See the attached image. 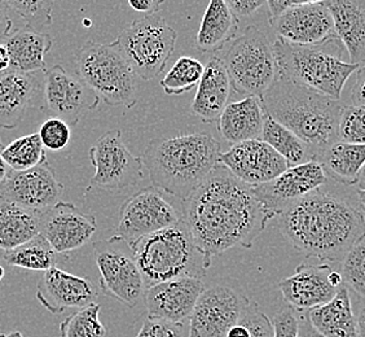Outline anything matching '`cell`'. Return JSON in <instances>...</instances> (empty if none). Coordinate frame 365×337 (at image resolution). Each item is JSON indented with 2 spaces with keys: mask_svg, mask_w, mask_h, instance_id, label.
I'll return each instance as SVG.
<instances>
[{
  "mask_svg": "<svg viewBox=\"0 0 365 337\" xmlns=\"http://www.w3.org/2000/svg\"><path fill=\"white\" fill-rule=\"evenodd\" d=\"M182 219L204 258H212L235 246L252 248L255 239L276 218L254 192L223 165H218L200 187L182 201Z\"/></svg>",
  "mask_w": 365,
  "mask_h": 337,
  "instance_id": "cell-1",
  "label": "cell"
},
{
  "mask_svg": "<svg viewBox=\"0 0 365 337\" xmlns=\"http://www.w3.org/2000/svg\"><path fill=\"white\" fill-rule=\"evenodd\" d=\"M279 227L289 243L325 262H338L365 235V211L349 197L327 188L314 191L279 216Z\"/></svg>",
  "mask_w": 365,
  "mask_h": 337,
  "instance_id": "cell-2",
  "label": "cell"
},
{
  "mask_svg": "<svg viewBox=\"0 0 365 337\" xmlns=\"http://www.w3.org/2000/svg\"><path fill=\"white\" fill-rule=\"evenodd\" d=\"M220 143L211 134H182L149 141L141 157L153 187L187 200L219 165Z\"/></svg>",
  "mask_w": 365,
  "mask_h": 337,
  "instance_id": "cell-3",
  "label": "cell"
},
{
  "mask_svg": "<svg viewBox=\"0 0 365 337\" xmlns=\"http://www.w3.org/2000/svg\"><path fill=\"white\" fill-rule=\"evenodd\" d=\"M259 100L266 114L314 149L317 160L338 141V124L344 108L341 100L280 76Z\"/></svg>",
  "mask_w": 365,
  "mask_h": 337,
  "instance_id": "cell-4",
  "label": "cell"
},
{
  "mask_svg": "<svg viewBox=\"0 0 365 337\" xmlns=\"http://www.w3.org/2000/svg\"><path fill=\"white\" fill-rule=\"evenodd\" d=\"M130 248L147 289L179 278L202 279L206 273L204 258L195 246L184 219L136 240Z\"/></svg>",
  "mask_w": 365,
  "mask_h": 337,
  "instance_id": "cell-5",
  "label": "cell"
},
{
  "mask_svg": "<svg viewBox=\"0 0 365 337\" xmlns=\"http://www.w3.org/2000/svg\"><path fill=\"white\" fill-rule=\"evenodd\" d=\"M324 46H298L277 38L274 42L277 76L341 100L344 84L360 65L344 63Z\"/></svg>",
  "mask_w": 365,
  "mask_h": 337,
  "instance_id": "cell-6",
  "label": "cell"
},
{
  "mask_svg": "<svg viewBox=\"0 0 365 337\" xmlns=\"http://www.w3.org/2000/svg\"><path fill=\"white\" fill-rule=\"evenodd\" d=\"M78 77L108 106L133 108L138 103V77L118 43L83 44L76 56Z\"/></svg>",
  "mask_w": 365,
  "mask_h": 337,
  "instance_id": "cell-7",
  "label": "cell"
},
{
  "mask_svg": "<svg viewBox=\"0 0 365 337\" xmlns=\"http://www.w3.org/2000/svg\"><path fill=\"white\" fill-rule=\"evenodd\" d=\"M222 60L232 89L245 98H262L277 78L274 43L255 25L235 39Z\"/></svg>",
  "mask_w": 365,
  "mask_h": 337,
  "instance_id": "cell-8",
  "label": "cell"
},
{
  "mask_svg": "<svg viewBox=\"0 0 365 337\" xmlns=\"http://www.w3.org/2000/svg\"><path fill=\"white\" fill-rule=\"evenodd\" d=\"M178 33L160 14H147L131 22L115 42L136 77L152 81L165 71L174 54Z\"/></svg>",
  "mask_w": 365,
  "mask_h": 337,
  "instance_id": "cell-9",
  "label": "cell"
},
{
  "mask_svg": "<svg viewBox=\"0 0 365 337\" xmlns=\"http://www.w3.org/2000/svg\"><path fill=\"white\" fill-rule=\"evenodd\" d=\"M250 303L236 279H219L205 286L190 319L188 337H225Z\"/></svg>",
  "mask_w": 365,
  "mask_h": 337,
  "instance_id": "cell-10",
  "label": "cell"
},
{
  "mask_svg": "<svg viewBox=\"0 0 365 337\" xmlns=\"http://www.w3.org/2000/svg\"><path fill=\"white\" fill-rule=\"evenodd\" d=\"M100 273V289L128 308L136 306L145 295V283L135 263L131 248L120 236L93 243Z\"/></svg>",
  "mask_w": 365,
  "mask_h": 337,
  "instance_id": "cell-11",
  "label": "cell"
},
{
  "mask_svg": "<svg viewBox=\"0 0 365 337\" xmlns=\"http://www.w3.org/2000/svg\"><path fill=\"white\" fill-rule=\"evenodd\" d=\"M88 156L95 168V174L90 183L91 187L126 190L143 179V159L131 154L118 129L106 131L90 148Z\"/></svg>",
  "mask_w": 365,
  "mask_h": 337,
  "instance_id": "cell-12",
  "label": "cell"
},
{
  "mask_svg": "<svg viewBox=\"0 0 365 337\" xmlns=\"http://www.w3.org/2000/svg\"><path fill=\"white\" fill-rule=\"evenodd\" d=\"M182 219V211L170 203L162 191L148 187L128 197L120 206L117 236L130 246L136 240L179 223Z\"/></svg>",
  "mask_w": 365,
  "mask_h": 337,
  "instance_id": "cell-13",
  "label": "cell"
},
{
  "mask_svg": "<svg viewBox=\"0 0 365 337\" xmlns=\"http://www.w3.org/2000/svg\"><path fill=\"white\" fill-rule=\"evenodd\" d=\"M63 184L49 162H42L25 171L11 170L7 179L0 186V198L20 205L25 209L44 211L60 203Z\"/></svg>",
  "mask_w": 365,
  "mask_h": 337,
  "instance_id": "cell-14",
  "label": "cell"
},
{
  "mask_svg": "<svg viewBox=\"0 0 365 337\" xmlns=\"http://www.w3.org/2000/svg\"><path fill=\"white\" fill-rule=\"evenodd\" d=\"M328 182V176L319 161H309L288 168L282 174L254 187V192L263 206L276 218L288 206L322 188Z\"/></svg>",
  "mask_w": 365,
  "mask_h": 337,
  "instance_id": "cell-15",
  "label": "cell"
},
{
  "mask_svg": "<svg viewBox=\"0 0 365 337\" xmlns=\"http://www.w3.org/2000/svg\"><path fill=\"white\" fill-rule=\"evenodd\" d=\"M44 99L53 117L69 126L77 125L86 112L95 111L100 103L98 95L81 78L71 76L61 65L46 71Z\"/></svg>",
  "mask_w": 365,
  "mask_h": 337,
  "instance_id": "cell-16",
  "label": "cell"
},
{
  "mask_svg": "<svg viewBox=\"0 0 365 337\" xmlns=\"http://www.w3.org/2000/svg\"><path fill=\"white\" fill-rule=\"evenodd\" d=\"M98 230L93 214L83 213L71 203L60 201L41 213L39 233L58 254L86 246Z\"/></svg>",
  "mask_w": 365,
  "mask_h": 337,
  "instance_id": "cell-17",
  "label": "cell"
},
{
  "mask_svg": "<svg viewBox=\"0 0 365 337\" xmlns=\"http://www.w3.org/2000/svg\"><path fill=\"white\" fill-rule=\"evenodd\" d=\"M219 165L252 187L271 182L289 168L284 157L262 139L233 144L227 152H222Z\"/></svg>",
  "mask_w": 365,
  "mask_h": 337,
  "instance_id": "cell-18",
  "label": "cell"
},
{
  "mask_svg": "<svg viewBox=\"0 0 365 337\" xmlns=\"http://www.w3.org/2000/svg\"><path fill=\"white\" fill-rule=\"evenodd\" d=\"M271 26L279 38L298 46H322L336 36L327 1H299Z\"/></svg>",
  "mask_w": 365,
  "mask_h": 337,
  "instance_id": "cell-19",
  "label": "cell"
},
{
  "mask_svg": "<svg viewBox=\"0 0 365 337\" xmlns=\"http://www.w3.org/2000/svg\"><path fill=\"white\" fill-rule=\"evenodd\" d=\"M204 289L201 278H179L149 287L144 295L148 318L170 323H185L187 319H190Z\"/></svg>",
  "mask_w": 365,
  "mask_h": 337,
  "instance_id": "cell-20",
  "label": "cell"
},
{
  "mask_svg": "<svg viewBox=\"0 0 365 337\" xmlns=\"http://www.w3.org/2000/svg\"><path fill=\"white\" fill-rule=\"evenodd\" d=\"M36 298L52 314L83 309L96 301L98 289L88 278L71 274L58 267L43 273L36 287Z\"/></svg>",
  "mask_w": 365,
  "mask_h": 337,
  "instance_id": "cell-21",
  "label": "cell"
},
{
  "mask_svg": "<svg viewBox=\"0 0 365 337\" xmlns=\"http://www.w3.org/2000/svg\"><path fill=\"white\" fill-rule=\"evenodd\" d=\"M331 271L328 263L299 265L294 274L279 283L287 305L298 313H304L331 301L338 292L330 281Z\"/></svg>",
  "mask_w": 365,
  "mask_h": 337,
  "instance_id": "cell-22",
  "label": "cell"
},
{
  "mask_svg": "<svg viewBox=\"0 0 365 337\" xmlns=\"http://www.w3.org/2000/svg\"><path fill=\"white\" fill-rule=\"evenodd\" d=\"M232 84L225 63L212 57L205 66L204 76L197 86L190 111L205 124H218L222 113L228 106Z\"/></svg>",
  "mask_w": 365,
  "mask_h": 337,
  "instance_id": "cell-23",
  "label": "cell"
},
{
  "mask_svg": "<svg viewBox=\"0 0 365 337\" xmlns=\"http://www.w3.org/2000/svg\"><path fill=\"white\" fill-rule=\"evenodd\" d=\"M36 73L9 71L0 76V129H14L20 124L39 91Z\"/></svg>",
  "mask_w": 365,
  "mask_h": 337,
  "instance_id": "cell-24",
  "label": "cell"
},
{
  "mask_svg": "<svg viewBox=\"0 0 365 337\" xmlns=\"http://www.w3.org/2000/svg\"><path fill=\"white\" fill-rule=\"evenodd\" d=\"M264 119L266 112L259 99L247 96L225 106L217 125L220 135L233 146L260 139Z\"/></svg>",
  "mask_w": 365,
  "mask_h": 337,
  "instance_id": "cell-25",
  "label": "cell"
},
{
  "mask_svg": "<svg viewBox=\"0 0 365 337\" xmlns=\"http://www.w3.org/2000/svg\"><path fill=\"white\" fill-rule=\"evenodd\" d=\"M334 33L344 43L352 64L365 63V0L327 1Z\"/></svg>",
  "mask_w": 365,
  "mask_h": 337,
  "instance_id": "cell-26",
  "label": "cell"
},
{
  "mask_svg": "<svg viewBox=\"0 0 365 337\" xmlns=\"http://www.w3.org/2000/svg\"><path fill=\"white\" fill-rule=\"evenodd\" d=\"M53 46L48 33L24 26L14 30L6 42L11 59V71L19 73H46V55Z\"/></svg>",
  "mask_w": 365,
  "mask_h": 337,
  "instance_id": "cell-27",
  "label": "cell"
},
{
  "mask_svg": "<svg viewBox=\"0 0 365 337\" xmlns=\"http://www.w3.org/2000/svg\"><path fill=\"white\" fill-rule=\"evenodd\" d=\"M306 313L314 328L324 337H359L350 292L344 286L331 301Z\"/></svg>",
  "mask_w": 365,
  "mask_h": 337,
  "instance_id": "cell-28",
  "label": "cell"
},
{
  "mask_svg": "<svg viewBox=\"0 0 365 337\" xmlns=\"http://www.w3.org/2000/svg\"><path fill=\"white\" fill-rule=\"evenodd\" d=\"M239 29V19L225 0H212L205 11L197 33V49L202 52H218L232 41Z\"/></svg>",
  "mask_w": 365,
  "mask_h": 337,
  "instance_id": "cell-29",
  "label": "cell"
},
{
  "mask_svg": "<svg viewBox=\"0 0 365 337\" xmlns=\"http://www.w3.org/2000/svg\"><path fill=\"white\" fill-rule=\"evenodd\" d=\"M41 213L0 198V251H12L38 236Z\"/></svg>",
  "mask_w": 365,
  "mask_h": 337,
  "instance_id": "cell-30",
  "label": "cell"
},
{
  "mask_svg": "<svg viewBox=\"0 0 365 337\" xmlns=\"http://www.w3.org/2000/svg\"><path fill=\"white\" fill-rule=\"evenodd\" d=\"M317 161L322 164L327 176L344 186H355L365 164V144H350L338 141L327 148Z\"/></svg>",
  "mask_w": 365,
  "mask_h": 337,
  "instance_id": "cell-31",
  "label": "cell"
},
{
  "mask_svg": "<svg viewBox=\"0 0 365 337\" xmlns=\"http://www.w3.org/2000/svg\"><path fill=\"white\" fill-rule=\"evenodd\" d=\"M260 139L266 141L281 157H284V160L288 162L289 168L314 160L317 161V155L309 144H306L302 139H299L294 133L282 126L277 121L271 119L268 114H266L264 119Z\"/></svg>",
  "mask_w": 365,
  "mask_h": 337,
  "instance_id": "cell-32",
  "label": "cell"
},
{
  "mask_svg": "<svg viewBox=\"0 0 365 337\" xmlns=\"http://www.w3.org/2000/svg\"><path fill=\"white\" fill-rule=\"evenodd\" d=\"M61 254L55 252L48 241L39 233L34 239L30 240L12 251L3 252V260L9 266L19 267L30 271L46 273L56 267Z\"/></svg>",
  "mask_w": 365,
  "mask_h": 337,
  "instance_id": "cell-33",
  "label": "cell"
},
{
  "mask_svg": "<svg viewBox=\"0 0 365 337\" xmlns=\"http://www.w3.org/2000/svg\"><path fill=\"white\" fill-rule=\"evenodd\" d=\"M3 159L14 171H25L36 168L47 160L46 148L39 138V134H29L11 141L3 148Z\"/></svg>",
  "mask_w": 365,
  "mask_h": 337,
  "instance_id": "cell-34",
  "label": "cell"
},
{
  "mask_svg": "<svg viewBox=\"0 0 365 337\" xmlns=\"http://www.w3.org/2000/svg\"><path fill=\"white\" fill-rule=\"evenodd\" d=\"M204 71V64L195 57H179L162 79L161 87L166 95L187 94L198 86Z\"/></svg>",
  "mask_w": 365,
  "mask_h": 337,
  "instance_id": "cell-35",
  "label": "cell"
},
{
  "mask_svg": "<svg viewBox=\"0 0 365 337\" xmlns=\"http://www.w3.org/2000/svg\"><path fill=\"white\" fill-rule=\"evenodd\" d=\"M98 303L79 309L60 324V337H106V328L100 322Z\"/></svg>",
  "mask_w": 365,
  "mask_h": 337,
  "instance_id": "cell-36",
  "label": "cell"
},
{
  "mask_svg": "<svg viewBox=\"0 0 365 337\" xmlns=\"http://www.w3.org/2000/svg\"><path fill=\"white\" fill-rule=\"evenodd\" d=\"M339 273L344 287L352 289L365 301V235L344 256Z\"/></svg>",
  "mask_w": 365,
  "mask_h": 337,
  "instance_id": "cell-37",
  "label": "cell"
},
{
  "mask_svg": "<svg viewBox=\"0 0 365 337\" xmlns=\"http://www.w3.org/2000/svg\"><path fill=\"white\" fill-rule=\"evenodd\" d=\"M8 8L25 21V26L41 31L39 29L49 26L52 22L51 0H9Z\"/></svg>",
  "mask_w": 365,
  "mask_h": 337,
  "instance_id": "cell-38",
  "label": "cell"
},
{
  "mask_svg": "<svg viewBox=\"0 0 365 337\" xmlns=\"http://www.w3.org/2000/svg\"><path fill=\"white\" fill-rule=\"evenodd\" d=\"M338 141L365 144V106H344L338 124Z\"/></svg>",
  "mask_w": 365,
  "mask_h": 337,
  "instance_id": "cell-39",
  "label": "cell"
},
{
  "mask_svg": "<svg viewBox=\"0 0 365 337\" xmlns=\"http://www.w3.org/2000/svg\"><path fill=\"white\" fill-rule=\"evenodd\" d=\"M38 134L44 148L51 151H63L71 143V126L56 117L44 121Z\"/></svg>",
  "mask_w": 365,
  "mask_h": 337,
  "instance_id": "cell-40",
  "label": "cell"
},
{
  "mask_svg": "<svg viewBox=\"0 0 365 337\" xmlns=\"http://www.w3.org/2000/svg\"><path fill=\"white\" fill-rule=\"evenodd\" d=\"M240 321L247 328V337H274V323L259 309L258 303L250 301Z\"/></svg>",
  "mask_w": 365,
  "mask_h": 337,
  "instance_id": "cell-41",
  "label": "cell"
},
{
  "mask_svg": "<svg viewBox=\"0 0 365 337\" xmlns=\"http://www.w3.org/2000/svg\"><path fill=\"white\" fill-rule=\"evenodd\" d=\"M188 331L184 328V323H170L147 318L136 337H188Z\"/></svg>",
  "mask_w": 365,
  "mask_h": 337,
  "instance_id": "cell-42",
  "label": "cell"
},
{
  "mask_svg": "<svg viewBox=\"0 0 365 337\" xmlns=\"http://www.w3.org/2000/svg\"><path fill=\"white\" fill-rule=\"evenodd\" d=\"M274 337H298L299 333V319L298 311L292 309L290 306H284L274 316Z\"/></svg>",
  "mask_w": 365,
  "mask_h": 337,
  "instance_id": "cell-43",
  "label": "cell"
},
{
  "mask_svg": "<svg viewBox=\"0 0 365 337\" xmlns=\"http://www.w3.org/2000/svg\"><path fill=\"white\" fill-rule=\"evenodd\" d=\"M225 3L237 19L247 17L255 14L260 7L266 6V1L263 0H225Z\"/></svg>",
  "mask_w": 365,
  "mask_h": 337,
  "instance_id": "cell-44",
  "label": "cell"
},
{
  "mask_svg": "<svg viewBox=\"0 0 365 337\" xmlns=\"http://www.w3.org/2000/svg\"><path fill=\"white\" fill-rule=\"evenodd\" d=\"M355 73V82L351 87L352 104L365 106V63L361 64Z\"/></svg>",
  "mask_w": 365,
  "mask_h": 337,
  "instance_id": "cell-45",
  "label": "cell"
},
{
  "mask_svg": "<svg viewBox=\"0 0 365 337\" xmlns=\"http://www.w3.org/2000/svg\"><path fill=\"white\" fill-rule=\"evenodd\" d=\"M299 1H290V0H268L266 1L268 7V20L272 25L279 17L285 14L290 8L295 7Z\"/></svg>",
  "mask_w": 365,
  "mask_h": 337,
  "instance_id": "cell-46",
  "label": "cell"
},
{
  "mask_svg": "<svg viewBox=\"0 0 365 337\" xmlns=\"http://www.w3.org/2000/svg\"><path fill=\"white\" fill-rule=\"evenodd\" d=\"M162 3L163 1H160V0H130L128 6L138 12L155 14L161 9Z\"/></svg>",
  "mask_w": 365,
  "mask_h": 337,
  "instance_id": "cell-47",
  "label": "cell"
},
{
  "mask_svg": "<svg viewBox=\"0 0 365 337\" xmlns=\"http://www.w3.org/2000/svg\"><path fill=\"white\" fill-rule=\"evenodd\" d=\"M7 1L0 0V38H8L12 33V20L9 17Z\"/></svg>",
  "mask_w": 365,
  "mask_h": 337,
  "instance_id": "cell-48",
  "label": "cell"
},
{
  "mask_svg": "<svg viewBox=\"0 0 365 337\" xmlns=\"http://www.w3.org/2000/svg\"><path fill=\"white\" fill-rule=\"evenodd\" d=\"M298 319H299V333L298 337H324L323 335H320L314 326L309 322V316L307 313L304 311L302 314H298Z\"/></svg>",
  "mask_w": 365,
  "mask_h": 337,
  "instance_id": "cell-49",
  "label": "cell"
},
{
  "mask_svg": "<svg viewBox=\"0 0 365 337\" xmlns=\"http://www.w3.org/2000/svg\"><path fill=\"white\" fill-rule=\"evenodd\" d=\"M11 71V59L6 46L0 44V74H4Z\"/></svg>",
  "mask_w": 365,
  "mask_h": 337,
  "instance_id": "cell-50",
  "label": "cell"
},
{
  "mask_svg": "<svg viewBox=\"0 0 365 337\" xmlns=\"http://www.w3.org/2000/svg\"><path fill=\"white\" fill-rule=\"evenodd\" d=\"M356 323H358L359 337H365V301L363 300L361 305L359 306L358 316H356Z\"/></svg>",
  "mask_w": 365,
  "mask_h": 337,
  "instance_id": "cell-51",
  "label": "cell"
},
{
  "mask_svg": "<svg viewBox=\"0 0 365 337\" xmlns=\"http://www.w3.org/2000/svg\"><path fill=\"white\" fill-rule=\"evenodd\" d=\"M3 148H4L3 147V143L0 141V186L7 179V176H9V173H11V168L8 166L7 162H6V160H4L3 156H1Z\"/></svg>",
  "mask_w": 365,
  "mask_h": 337,
  "instance_id": "cell-52",
  "label": "cell"
},
{
  "mask_svg": "<svg viewBox=\"0 0 365 337\" xmlns=\"http://www.w3.org/2000/svg\"><path fill=\"white\" fill-rule=\"evenodd\" d=\"M355 187L356 190H365V164L359 173L358 182L355 184Z\"/></svg>",
  "mask_w": 365,
  "mask_h": 337,
  "instance_id": "cell-53",
  "label": "cell"
},
{
  "mask_svg": "<svg viewBox=\"0 0 365 337\" xmlns=\"http://www.w3.org/2000/svg\"><path fill=\"white\" fill-rule=\"evenodd\" d=\"M356 196L360 206L365 211V190H356Z\"/></svg>",
  "mask_w": 365,
  "mask_h": 337,
  "instance_id": "cell-54",
  "label": "cell"
},
{
  "mask_svg": "<svg viewBox=\"0 0 365 337\" xmlns=\"http://www.w3.org/2000/svg\"><path fill=\"white\" fill-rule=\"evenodd\" d=\"M0 337H24L20 331H12L9 333H0Z\"/></svg>",
  "mask_w": 365,
  "mask_h": 337,
  "instance_id": "cell-55",
  "label": "cell"
},
{
  "mask_svg": "<svg viewBox=\"0 0 365 337\" xmlns=\"http://www.w3.org/2000/svg\"><path fill=\"white\" fill-rule=\"evenodd\" d=\"M4 274H6V271H4V267L0 265V283L3 281V278H4Z\"/></svg>",
  "mask_w": 365,
  "mask_h": 337,
  "instance_id": "cell-56",
  "label": "cell"
}]
</instances>
